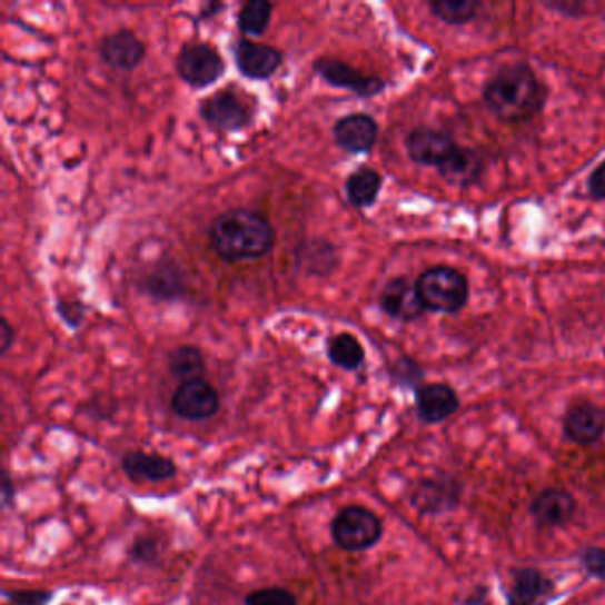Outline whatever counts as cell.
Masks as SVG:
<instances>
[{
    "label": "cell",
    "mask_w": 605,
    "mask_h": 605,
    "mask_svg": "<svg viewBox=\"0 0 605 605\" xmlns=\"http://www.w3.org/2000/svg\"><path fill=\"white\" fill-rule=\"evenodd\" d=\"M208 240L222 261H255L276 246V229L261 211L231 208L211 220Z\"/></svg>",
    "instance_id": "6da1fadb"
},
{
    "label": "cell",
    "mask_w": 605,
    "mask_h": 605,
    "mask_svg": "<svg viewBox=\"0 0 605 605\" xmlns=\"http://www.w3.org/2000/svg\"><path fill=\"white\" fill-rule=\"evenodd\" d=\"M488 109L505 123H523L544 109V83L526 62L500 68L483 91Z\"/></svg>",
    "instance_id": "7a4b0ae2"
},
{
    "label": "cell",
    "mask_w": 605,
    "mask_h": 605,
    "mask_svg": "<svg viewBox=\"0 0 605 605\" xmlns=\"http://www.w3.org/2000/svg\"><path fill=\"white\" fill-rule=\"evenodd\" d=\"M426 311H460L469 299V281L465 274L446 265L428 268L416 281Z\"/></svg>",
    "instance_id": "3957f363"
},
{
    "label": "cell",
    "mask_w": 605,
    "mask_h": 605,
    "mask_svg": "<svg viewBox=\"0 0 605 605\" xmlns=\"http://www.w3.org/2000/svg\"><path fill=\"white\" fill-rule=\"evenodd\" d=\"M381 520L365 506H347L338 512L330 524L334 544L347 553H363L380 542Z\"/></svg>",
    "instance_id": "277c9868"
},
{
    "label": "cell",
    "mask_w": 605,
    "mask_h": 605,
    "mask_svg": "<svg viewBox=\"0 0 605 605\" xmlns=\"http://www.w3.org/2000/svg\"><path fill=\"white\" fill-rule=\"evenodd\" d=\"M176 71L192 89H207L226 73L222 53L205 41H189L176 56Z\"/></svg>",
    "instance_id": "5b68a950"
},
{
    "label": "cell",
    "mask_w": 605,
    "mask_h": 605,
    "mask_svg": "<svg viewBox=\"0 0 605 605\" xmlns=\"http://www.w3.org/2000/svg\"><path fill=\"white\" fill-rule=\"evenodd\" d=\"M198 112L208 127L226 133L241 132L255 119L252 107L232 89H220L202 98Z\"/></svg>",
    "instance_id": "8992f818"
},
{
    "label": "cell",
    "mask_w": 605,
    "mask_h": 605,
    "mask_svg": "<svg viewBox=\"0 0 605 605\" xmlns=\"http://www.w3.org/2000/svg\"><path fill=\"white\" fill-rule=\"evenodd\" d=\"M172 413L187 421H207L220 408V396L216 387L205 378L181 381L171 398Z\"/></svg>",
    "instance_id": "52a82bcc"
},
{
    "label": "cell",
    "mask_w": 605,
    "mask_h": 605,
    "mask_svg": "<svg viewBox=\"0 0 605 605\" xmlns=\"http://www.w3.org/2000/svg\"><path fill=\"white\" fill-rule=\"evenodd\" d=\"M235 67L249 80H268L281 68L285 56L272 44L258 43L249 38H238L231 44Z\"/></svg>",
    "instance_id": "ba28073f"
},
{
    "label": "cell",
    "mask_w": 605,
    "mask_h": 605,
    "mask_svg": "<svg viewBox=\"0 0 605 605\" xmlns=\"http://www.w3.org/2000/svg\"><path fill=\"white\" fill-rule=\"evenodd\" d=\"M313 71L333 88L348 89L360 98H374L386 89L378 77L365 76L348 62L336 58H320L313 62Z\"/></svg>",
    "instance_id": "9c48e42d"
},
{
    "label": "cell",
    "mask_w": 605,
    "mask_h": 605,
    "mask_svg": "<svg viewBox=\"0 0 605 605\" xmlns=\"http://www.w3.org/2000/svg\"><path fill=\"white\" fill-rule=\"evenodd\" d=\"M381 311L399 321H414L425 315L426 307L416 282L408 277H393L378 297Z\"/></svg>",
    "instance_id": "30bf717a"
},
{
    "label": "cell",
    "mask_w": 605,
    "mask_h": 605,
    "mask_svg": "<svg viewBox=\"0 0 605 605\" xmlns=\"http://www.w3.org/2000/svg\"><path fill=\"white\" fill-rule=\"evenodd\" d=\"M405 148H407L408 157L413 162L421 163V166H435L439 169L455 153L458 145L452 133L421 127L408 133L405 139Z\"/></svg>",
    "instance_id": "8fae6325"
},
{
    "label": "cell",
    "mask_w": 605,
    "mask_h": 605,
    "mask_svg": "<svg viewBox=\"0 0 605 605\" xmlns=\"http://www.w3.org/2000/svg\"><path fill=\"white\" fill-rule=\"evenodd\" d=\"M100 58L107 67L119 71L136 70L146 58L145 41L132 29H118L103 36L100 41Z\"/></svg>",
    "instance_id": "7c38bea8"
},
{
    "label": "cell",
    "mask_w": 605,
    "mask_h": 605,
    "mask_svg": "<svg viewBox=\"0 0 605 605\" xmlns=\"http://www.w3.org/2000/svg\"><path fill=\"white\" fill-rule=\"evenodd\" d=\"M333 136L336 145L347 153H369L377 145L378 123L365 112H354L336 121Z\"/></svg>",
    "instance_id": "4fadbf2b"
},
{
    "label": "cell",
    "mask_w": 605,
    "mask_h": 605,
    "mask_svg": "<svg viewBox=\"0 0 605 605\" xmlns=\"http://www.w3.org/2000/svg\"><path fill=\"white\" fill-rule=\"evenodd\" d=\"M142 291L157 302H175L187 294V277L175 259H162L142 277Z\"/></svg>",
    "instance_id": "5bb4252c"
},
{
    "label": "cell",
    "mask_w": 605,
    "mask_h": 605,
    "mask_svg": "<svg viewBox=\"0 0 605 605\" xmlns=\"http://www.w3.org/2000/svg\"><path fill=\"white\" fill-rule=\"evenodd\" d=\"M563 428L568 439L581 446L597 443L605 432V410L595 404L572 405L566 410Z\"/></svg>",
    "instance_id": "9a60e30c"
},
{
    "label": "cell",
    "mask_w": 605,
    "mask_h": 605,
    "mask_svg": "<svg viewBox=\"0 0 605 605\" xmlns=\"http://www.w3.org/2000/svg\"><path fill=\"white\" fill-rule=\"evenodd\" d=\"M460 407V399L448 384H428L416 390V410L425 423H443Z\"/></svg>",
    "instance_id": "2e32d148"
},
{
    "label": "cell",
    "mask_w": 605,
    "mask_h": 605,
    "mask_svg": "<svg viewBox=\"0 0 605 605\" xmlns=\"http://www.w3.org/2000/svg\"><path fill=\"white\" fill-rule=\"evenodd\" d=\"M121 467L132 482H167V479L175 478L178 473L175 460L158 455V453H127L121 462Z\"/></svg>",
    "instance_id": "e0dca14e"
},
{
    "label": "cell",
    "mask_w": 605,
    "mask_h": 605,
    "mask_svg": "<svg viewBox=\"0 0 605 605\" xmlns=\"http://www.w3.org/2000/svg\"><path fill=\"white\" fill-rule=\"evenodd\" d=\"M574 497L565 490L548 488L530 503V515L542 527H557L574 517Z\"/></svg>",
    "instance_id": "ac0fdd59"
},
{
    "label": "cell",
    "mask_w": 605,
    "mask_h": 605,
    "mask_svg": "<svg viewBox=\"0 0 605 605\" xmlns=\"http://www.w3.org/2000/svg\"><path fill=\"white\" fill-rule=\"evenodd\" d=\"M554 584L536 568H523L514 575L508 592L509 605H547Z\"/></svg>",
    "instance_id": "d6986e66"
},
{
    "label": "cell",
    "mask_w": 605,
    "mask_h": 605,
    "mask_svg": "<svg viewBox=\"0 0 605 605\" xmlns=\"http://www.w3.org/2000/svg\"><path fill=\"white\" fill-rule=\"evenodd\" d=\"M297 264L309 276H330L339 264L338 249L333 241L311 238L297 249Z\"/></svg>",
    "instance_id": "ffe728a7"
},
{
    "label": "cell",
    "mask_w": 605,
    "mask_h": 605,
    "mask_svg": "<svg viewBox=\"0 0 605 605\" xmlns=\"http://www.w3.org/2000/svg\"><path fill=\"white\" fill-rule=\"evenodd\" d=\"M440 176L453 187H470L483 175V158L470 148H456L455 153L439 167Z\"/></svg>",
    "instance_id": "44dd1931"
},
{
    "label": "cell",
    "mask_w": 605,
    "mask_h": 605,
    "mask_svg": "<svg viewBox=\"0 0 605 605\" xmlns=\"http://www.w3.org/2000/svg\"><path fill=\"white\" fill-rule=\"evenodd\" d=\"M381 190V175L371 167H359L345 181V192L351 207L369 208L377 202Z\"/></svg>",
    "instance_id": "7402d4cb"
},
{
    "label": "cell",
    "mask_w": 605,
    "mask_h": 605,
    "mask_svg": "<svg viewBox=\"0 0 605 605\" xmlns=\"http://www.w3.org/2000/svg\"><path fill=\"white\" fill-rule=\"evenodd\" d=\"M327 357L330 363L345 371H356L365 365L366 351L359 339L350 333L334 334L327 339Z\"/></svg>",
    "instance_id": "603a6c76"
},
{
    "label": "cell",
    "mask_w": 605,
    "mask_h": 605,
    "mask_svg": "<svg viewBox=\"0 0 605 605\" xmlns=\"http://www.w3.org/2000/svg\"><path fill=\"white\" fill-rule=\"evenodd\" d=\"M167 366H169L172 377L181 381L202 378V374L207 369L202 351L198 347H194V345H181V347H176L175 350L169 351Z\"/></svg>",
    "instance_id": "cb8c5ba5"
},
{
    "label": "cell",
    "mask_w": 605,
    "mask_h": 605,
    "mask_svg": "<svg viewBox=\"0 0 605 605\" xmlns=\"http://www.w3.org/2000/svg\"><path fill=\"white\" fill-rule=\"evenodd\" d=\"M274 4L267 0H249L237 14V26L241 34L261 36L267 32L272 18Z\"/></svg>",
    "instance_id": "d4e9b609"
},
{
    "label": "cell",
    "mask_w": 605,
    "mask_h": 605,
    "mask_svg": "<svg viewBox=\"0 0 605 605\" xmlns=\"http://www.w3.org/2000/svg\"><path fill=\"white\" fill-rule=\"evenodd\" d=\"M479 2L473 0H435L430 4V11L435 18L448 26H465L478 17Z\"/></svg>",
    "instance_id": "484cf974"
},
{
    "label": "cell",
    "mask_w": 605,
    "mask_h": 605,
    "mask_svg": "<svg viewBox=\"0 0 605 605\" xmlns=\"http://www.w3.org/2000/svg\"><path fill=\"white\" fill-rule=\"evenodd\" d=\"M246 605H297V598L290 589L281 586L256 589L246 597Z\"/></svg>",
    "instance_id": "4316f807"
},
{
    "label": "cell",
    "mask_w": 605,
    "mask_h": 605,
    "mask_svg": "<svg viewBox=\"0 0 605 605\" xmlns=\"http://www.w3.org/2000/svg\"><path fill=\"white\" fill-rule=\"evenodd\" d=\"M130 557L142 565H155L160 559V545L150 536H141L130 547Z\"/></svg>",
    "instance_id": "83f0119b"
},
{
    "label": "cell",
    "mask_w": 605,
    "mask_h": 605,
    "mask_svg": "<svg viewBox=\"0 0 605 605\" xmlns=\"http://www.w3.org/2000/svg\"><path fill=\"white\" fill-rule=\"evenodd\" d=\"M4 597L11 605H47L52 601L53 593L47 589H13L4 592Z\"/></svg>",
    "instance_id": "f1b7e54d"
},
{
    "label": "cell",
    "mask_w": 605,
    "mask_h": 605,
    "mask_svg": "<svg viewBox=\"0 0 605 605\" xmlns=\"http://www.w3.org/2000/svg\"><path fill=\"white\" fill-rule=\"evenodd\" d=\"M584 568L598 579L605 581V548L589 547L586 548L581 557Z\"/></svg>",
    "instance_id": "f546056e"
},
{
    "label": "cell",
    "mask_w": 605,
    "mask_h": 605,
    "mask_svg": "<svg viewBox=\"0 0 605 605\" xmlns=\"http://www.w3.org/2000/svg\"><path fill=\"white\" fill-rule=\"evenodd\" d=\"M390 375L398 384H408L410 386L417 378H421V368H417L414 360L404 357V359L396 363L395 369H390Z\"/></svg>",
    "instance_id": "4dcf8cb0"
},
{
    "label": "cell",
    "mask_w": 605,
    "mask_h": 605,
    "mask_svg": "<svg viewBox=\"0 0 605 605\" xmlns=\"http://www.w3.org/2000/svg\"><path fill=\"white\" fill-rule=\"evenodd\" d=\"M58 313L62 320L67 321L70 327L77 329L83 320V307L80 302H68V300H59Z\"/></svg>",
    "instance_id": "1f68e13d"
},
{
    "label": "cell",
    "mask_w": 605,
    "mask_h": 605,
    "mask_svg": "<svg viewBox=\"0 0 605 605\" xmlns=\"http://www.w3.org/2000/svg\"><path fill=\"white\" fill-rule=\"evenodd\" d=\"M588 190L592 198L605 201V162H602L589 176Z\"/></svg>",
    "instance_id": "d6a6232c"
},
{
    "label": "cell",
    "mask_w": 605,
    "mask_h": 605,
    "mask_svg": "<svg viewBox=\"0 0 605 605\" xmlns=\"http://www.w3.org/2000/svg\"><path fill=\"white\" fill-rule=\"evenodd\" d=\"M14 345V329L13 325L9 324L6 318H2L0 320V354L2 356H6L8 354L9 348L13 347Z\"/></svg>",
    "instance_id": "836d02e7"
},
{
    "label": "cell",
    "mask_w": 605,
    "mask_h": 605,
    "mask_svg": "<svg viewBox=\"0 0 605 605\" xmlns=\"http://www.w3.org/2000/svg\"><path fill=\"white\" fill-rule=\"evenodd\" d=\"M548 8L557 9V11H562L563 13L568 6H566V2H563V4H548ZM571 8V17H579L581 13H584L583 4H572Z\"/></svg>",
    "instance_id": "e575fe53"
},
{
    "label": "cell",
    "mask_w": 605,
    "mask_h": 605,
    "mask_svg": "<svg viewBox=\"0 0 605 605\" xmlns=\"http://www.w3.org/2000/svg\"><path fill=\"white\" fill-rule=\"evenodd\" d=\"M13 492V487H11V479H9L8 474H4L2 476V500H4V506L9 505V494Z\"/></svg>",
    "instance_id": "d590c367"
}]
</instances>
